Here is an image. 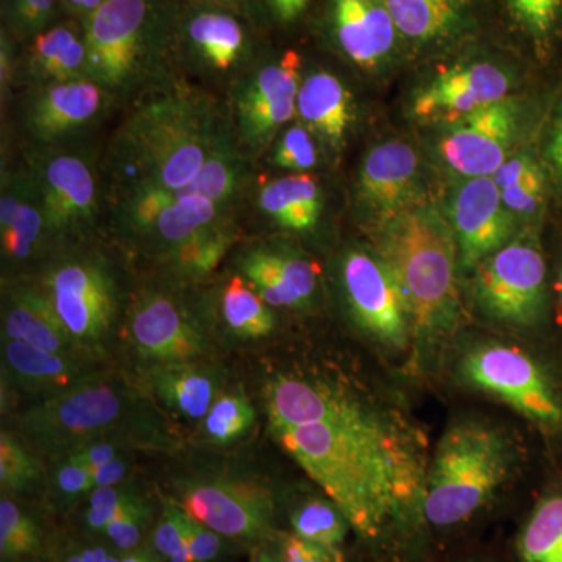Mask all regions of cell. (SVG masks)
<instances>
[{
    "label": "cell",
    "instance_id": "6f0895ef",
    "mask_svg": "<svg viewBox=\"0 0 562 562\" xmlns=\"http://www.w3.org/2000/svg\"><path fill=\"white\" fill-rule=\"evenodd\" d=\"M157 554L149 549H135L122 557L121 562H160Z\"/></svg>",
    "mask_w": 562,
    "mask_h": 562
},
{
    "label": "cell",
    "instance_id": "bcb514c9",
    "mask_svg": "<svg viewBox=\"0 0 562 562\" xmlns=\"http://www.w3.org/2000/svg\"><path fill=\"white\" fill-rule=\"evenodd\" d=\"M313 0H244V14L254 27L290 29L303 20Z\"/></svg>",
    "mask_w": 562,
    "mask_h": 562
},
{
    "label": "cell",
    "instance_id": "f6af8a7d",
    "mask_svg": "<svg viewBox=\"0 0 562 562\" xmlns=\"http://www.w3.org/2000/svg\"><path fill=\"white\" fill-rule=\"evenodd\" d=\"M154 550L169 562H192L183 524V508L165 501L162 513L154 531Z\"/></svg>",
    "mask_w": 562,
    "mask_h": 562
},
{
    "label": "cell",
    "instance_id": "ffe728a7",
    "mask_svg": "<svg viewBox=\"0 0 562 562\" xmlns=\"http://www.w3.org/2000/svg\"><path fill=\"white\" fill-rule=\"evenodd\" d=\"M514 220L492 177L465 180L454 192L450 206V225L462 268L476 269L506 246L514 233Z\"/></svg>",
    "mask_w": 562,
    "mask_h": 562
},
{
    "label": "cell",
    "instance_id": "3957f363",
    "mask_svg": "<svg viewBox=\"0 0 562 562\" xmlns=\"http://www.w3.org/2000/svg\"><path fill=\"white\" fill-rule=\"evenodd\" d=\"M375 244L401 286L416 338H441L458 313V244L452 225L431 205L376 222Z\"/></svg>",
    "mask_w": 562,
    "mask_h": 562
},
{
    "label": "cell",
    "instance_id": "91938a15",
    "mask_svg": "<svg viewBox=\"0 0 562 562\" xmlns=\"http://www.w3.org/2000/svg\"><path fill=\"white\" fill-rule=\"evenodd\" d=\"M255 562H277L276 558L271 552H262L258 554L257 560Z\"/></svg>",
    "mask_w": 562,
    "mask_h": 562
},
{
    "label": "cell",
    "instance_id": "8fae6325",
    "mask_svg": "<svg viewBox=\"0 0 562 562\" xmlns=\"http://www.w3.org/2000/svg\"><path fill=\"white\" fill-rule=\"evenodd\" d=\"M173 60L214 76L243 74L255 61L254 25L238 11L183 0Z\"/></svg>",
    "mask_w": 562,
    "mask_h": 562
},
{
    "label": "cell",
    "instance_id": "7bdbcfd3",
    "mask_svg": "<svg viewBox=\"0 0 562 562\" xmlns=\"http://www.w3.org/2000/svg\"><path fill=\"white\" fill-rule=\"evenodd\" d=\"M40 465L13 436H0V484L3 491L29 490L38 480Z\"/></svg>",
    "mask_w": 562,
    "mask_h": 562
},
{
    "label": "cell",
    "instance_id": "f35d334b",
    "mask_svg": "<svg viewBox=\"0 0 562 562\" xmlns=\"http://www.w3.org/2000/svg\"><path fill=\"white\" fill-rule=\"evenodd\" d=\"M255 422L254 406L241 394H224L214 401L203 417L206 438L216 443H231L243 438Z\"/></svg>",
    "mask_w": 562,
    "mask_h": 562
},
{
    "label": "cell",
    "instance_id": "ee69618b",
    "mask_svg": "<svg viewBox=\"0 0 562 562\" xmlns=\"http://www.w3.org/2000/svg\"><path fill=\"white\" fill-rule=\"evenodd\" d=\"M140 501L144 498L139 497L138 492L124 483L117 486L95 487L88 495L85 524L91 531L102 532L111 520Z\"/></svg>",
    "mask_w": 562,
    "mask_h": 562
},
{
    "label": "cell",
    "instance_id": "681fc988",
    "mask_svg": "<svg viewBox=\"0 0 562 562\" xmlns=\"http://www.w3.org/2000/svg\"><path fill=\"white\" fill-rule=\"evenodd\" d=\"M184 531L192 562H210L222 552V536L195 520L183 509Z\"/></svg>",
    "mask_w": 562,
    "mask_h": 562
},
{
    "label": "cell",
    "instance_id": "7c38bea8",
    "mask_svg": "<svg viewBox=\"0 0 562 562\" xmlns=\"http://www.w3.org/2000/svg\"><path fill=\"white\" fill-rule=\"evenodd\" d=\"M27 166L43 203L50 241L90 228L99 214V183L94 161L81 151L40 147Z\"/></svg>",
    "mask_w": 562,
    "mask_h": 562
},
{
    "label": "cell",
    "instance_id": "6125c7cd",
    "mask_svg": "<svg viewBox=\"0 0 562 562\" xmlns=\"http://www.w3.org/2000/svg\"><path fill=\"white\" fill-rule=\"evenodd\" d=\"M561 299H562V277H561Z\"/></svg>",
    "mask_w": 562,
    "mask_h": 562
},
{
    "label": "cell",
    "instance_id": "9a60e30c",
    "mask_svg": "<svg viewBox=\"0 0 562 562\" xmlns=\"http://www.w3.org/2000/svg\"><path fill=\"white\" fill-rule=\"evenodd\" d=\"M114 95L87 77L38 85L25 99L22 122L41 147H61L87 135L105 117Z\"/></svg>",
    "mask_w": 562,
    "mask_h": 562
},
{
    "label": "cell",
    "instance_id": "7a4b0ae2",
    "mask_svg": "<svg viewBox=\"0 0 562 562\" xmlns=\"http://www.w3.org/2000/svg\"><path fill=\"white\" fill-rule=\"evenodd\" d=\"M227 133L205 94L166 77L135 103L111 139L106 166L116 202L190 187Z\"/></svg>",
    "mask_w": 562,
    "mask_h": 562
},
{
    "label": "cell",
    "instance_id": "603a6c76",
    "mask_svg": "<svg viewBox=\"0 0 562 562\" xmlns=\"http://www.w3.org/2000/svg\"><path fill=\"white\" fill-rule=\"evenodd\" d=\"M0 241L3 257L16 265L33 260L50 241L38 184L27 162L3 171Z\"/></svg>",
    "mask_w": 562,
    "mask_h": 562
},
{
    "label": "cell",
    "instance_id": "f1b7e54d",
    "mask_svg": "<svg viewBox=\"0 0 562 562\" xmlns=\"http://www.w3.org/2000/svg\"><path fill=\"white\" fill-rule=\"evenodd\" d=\"M87 44L83 22L76 18L52 25L27 44L25 74L35 87L83 79Z\"/></svg>",
    "mask_w": 562,
    "mask_h": 562
},
{
    "label": "cell",
    "instance_id": "db71d44e",
    "mask_svg": "<svg viewBox=\"0 0 562 562\" xmlns=\"http://www.w3.org/2000/svg\"><path fill=\"white\" fill-rule=\"evenodd\" d=\"M91 473L94 490L95 487L117 486V484L124 483L125 476H127L128 462L116 458V460L92 469Z\"/></svg>",
    "mask_w": 562,
    "mask_h": 562
},
{
    "label": "cell",
    "instance_id": "5bb4252c",
    "mask_svg": "<svg viewBox=\"0 0 562 562\" xmlns=\"http://www.w3.org/2000/svg\"><path fill=\"white\" fill-rule=\"evenodd\" d=\"M341 277L358 324L383 346L403 349L413 336L412 317L386 262L379 255L350 250L344 257Z\"/></svg>",
    "mask_w": 562,
    "mask_h": 562
},
{
    "label": "cell",
    "instance_id": "60d3db41",
    "mask_svg": "<svg viewBox=\"0 0 562 562\" xmlns=\"http://www.w3.org/2000/svg\"><path fill=\"white\" fill-rule=\"evenodd\" d=\"M509 18L538 46L552 41L562 21V0H505Z\"/></svg>",
    "mask_w": 562,
    "mask_h": 562
},
{
    "label": "cell",
    "instance_id": "f907efd6",
    "mask_svg": "<svg viewBox=\"0 0 562 562\" xmlns=\"http://www.w3.org/2000/svg\"><path fill=\"white\" fill-rule=\"evenodd\" d=\"M271 553L277 562H339L338 554L297 535L281 538Z\"/></svg>",
    "mask_w": 562,
    "mask_h": 562
},
{
    "label": "cell",
    "instance_id": "11a10c76",
    "mask_svg": "<svg viewBox=\"0 0 562 562\" xmlns=\"http://www.w3.org/2000/svg\"><path fill=\"white\" fill-rule=\"evenodd\" d=\"M105 2L106 0H61L68 16L76 18V20L81 22L87 20L91 13H94Z\"/></svg>",
    "mask_w": 562,
    "mask_h": 562
},
{
    "label": "cell",
    "instance_id": "2e32d148",
    "mask_svg": "<svg viewBox=\"0 0 562 562\" xmlns=\"http://www.w3.org/2000/svg\"><path fill=\"white\" fill-rule=\"evenodd\" d=\"M181 508L222 538L255 541L271 530L272 498L239 480H194L180 487Z\"/></svg>",
    "mask_w": 562,
    "mask_h": 562
},
{
    "label": "cell",
    "instance_id": "5b68a950",
    "mask_svg": "<svg viewBox=\"0 0 562 562\" xmlns=\"http://www.w3.org/2000/svg\"><path fill=\"white\" fill-rule=\"evenodd\" d=\"M246 176V158L227 133L190 187L125 199L117 202V217L133 235L169 255L192 236L232 220Z\"/></svg>",
    "mask_w": 562,
    "mask_h": 562
},
{
    "label": "cell",
    "instance_id": "277c9868",
    "mask_svg": "<svg viewBox=\"0 0 562 562\" xmlns=\"http://www.w3.org/2000/svg\"><path fill=\"white\" fill-rule=\"evenodd\" d=\"M183 0H106L83 21L85 77L114 98L160 83L173 61Z\"/></svg>",
    "mask_w": 562,
    "mask_h": 562
},
{
    "label": "cell",
    "instance_id": "d6986e66",
    "mask_svg": "<svg viewBox=\"0 0 562 562\" xmlns=\"http://www.w3.org/2000/svg\"><path fill=\"white\" fill-rule=\"evenodd\" d=\"M516 114L514 103L505 99L447 124L439 139L442 160L468 179L494 176L508 160L516 135Z\"/></svg>",
    "mask_w": 562,
    "mask_h": 562
},
{
    "label": "cell",
    "instance_id": "b9f144b4",
    "mask_svg": "<svg viewBox=\"0 0 562 562\" xmlns=\"http://www.w3.org/2000/svg\"><path fill=\"white\" fill-rule=\"evenodd\" d=\"M271 161L273 166L288 171L306 173L316 168L319 161L313 133L303 125H292L279 136L273 146Z\"/></svg>",
    "mask_w": 562,
    "mask_h": 562
},
{
    "label": "cell",
    "instance_id": "8d00e7d4",
    "mask_svg": "<svg viewBox=\"0 0 562 562\" xmlns=\"http://www.w3.org/2000/svg\"><path fill=\"white\" fill-rule=\"evenodd\" d=\"M291 525L294 535L336 554H339L349 527L346 517L331 501L303 502L291 513Z\"/></svg>",
    "mask_w": 562,
    "mask_h": 562
},
{
    "label": "cell",
    "instance_id": "4316f807",
    "mask_svg": "<svg viewBox=\"0 0 562 562\" xmlns=\"http://www.w3.org/2000/svg\"><path fill=\"white\" fill-rule=\"evenodd\" d=\"M3 338L68 357L79 349L55 312L49 294L36 284L10 288L3 306Z\"/></svg>",
    "mask_w": 562,
    "mask_h": 562
},
{
    "label": "cell",
    "instance_id": "8992f818",
    "mask_svg": "<svg viewBox=\"0 0 562 562\" xmlns=\"http://www.w3.org/2000/svg\"><path fill=\"white\" fill-rule=\"evenodd\" d=\"M512 465L508 441L483 422L453 425L442 436L424 486L422 514L432 527L464 522L491 501Z\"/></svg>",
    "mask_w": 562,
    "mask_h": 562
},
{
    "label": "cell",
    "instance_id": "836d02e7",
    "mask_svg": "<svg viewBox=\"0 0 562 562\" xmlns=\"http://www.w3.org/2000/svg\"><path fill=\"white\" fill-rule=\"evenodd\" d=\"M221 313L227 327L241 338H265L276 327L271 306L241 276L232 277L225 284L221 294Z\"/></svg>",
    "mask_w": 562,
    "mask_h": 562
},
{
    "label": "cell",
    "instance_id": "f5cc1de1",
    "mask_svg": "<svg viewBox=\"0 0 562 562\" xmlns=\"http://www.w3.org/2000/svg\"><path fill=\"white\" fill-rule=\"evenodd\" d=\"M18 44L20 43L5 29H2V35H0V83H2V95H5V91H10L14 72H16L18 61H20L16 55Z\"/></svg>",
    "mask_w": 562,
    "mask_h": 562
},
{
    "label": "cell",
    "instance_id": "4dcf8cb0",
    "mask_svg": "<svg viewBox=\"0 0 562 562\" xmlns=\"http://www.w3.org/2000/svg\"><path fill=\"white\" fill-rule=\"evenodd\" d=\"M258 206L281 228L308 232L319 222L324 199L316 179L308 173H292L262 184Z\"/></svg>",
    "mask_w": 562,
    "mask_h": 562
},
{
    "label": "cell",
    "instance_id": "ab89813d",
    "mask_svg": "<svg viewBox=\"0 0 562 562\" xmlns=\"http://www.w3.org/2000/svg\"><path fill=\"white\" fill-rule=\"evenodd\" d=\"M38 525L16 503L3 497L0 502V557L3 561L20 560L38 552Z\"/></svg>",
    "mask_w": 562,
    "mask_h": 562
},
{
    "label": "cell",
    "instance_id": "e0dca14e",
    "mask_svg": "<svg viewBox=\"0 0 562 562\" xmlns=\"http://www.w3.org/2000/svg\"><path fill=\"white\" fill-rule=\"evenodd\" d=\"M512 83V74L492 58H464L442 69L430 85L417 92L413 114L420 121L452 124L505 101Z\"/></svg>",
    "mask_w": 562,
    "mask_h": 562
},
{
    "label": "cell",
    "instance_id": "1f68e13d",
    "mask_svg": "<svg viewBox=\"0 0 562 562\" xmlns=\"http://www.w3.org/2000/svg\"><path fill=\"white\" fill-rule=\"evenodd\" d=\"M158 401L177 416L199 420L216 401V380L205 369L190 361L165 362L150 375Z\"/></svg>",
    "mask_w": 562,
    "mask_h": 562
},
{
    "label": "cell",
    "instance_id": "6da1fadb",
    "mask_svg": "<svg viewBox=\"0 0 562 562\" xmlns=\"http://www.w3.org/2000/svg\"><path fill=\"white\" fill-rule=\"evenodd\" d=\"M276 436L364 538H379L416 501L422 505L424 490L412 454L366 405L341 419Z\"/></svg>",
    "mask_w": 562,
    "mask_h": 562
},
{
    "label": "cell",
    "instance_id": "f546056e",
    "mask_svg": "<svg viewBox=\"0 0 562 562\" xmlns=\"http://www.w3.org/2000/svg\"><path fill=\"white\" fill-rule=\"evenodd\" d=\"M3 361L14 382L32 394L47 397L68 390L85 376L74 357L13 339H3Z\"/></svg>",
    "mask_w": 562,
    "mask_h": 562
},
{
    "label": "cell",
    "instance_id": "cb8c5ba5",
    "mask_svg": "<svg viewBox=\"0 0 562 562\" xmlns=\"http://www.w3.org/2000/svg\"><path fill=\"white\" fill-rule=\"evenodd\" d=\"M238 268L262 301L276 308L305 305L316 292V266L291 250L251 247L239 257Z\"/></svg>",
    "mask_w": 562,
    "mask_h": 562
},
{
    "label": "cell",
    "instance_id": "d4e9b609",
    "mask_svg": "<svg viewBox=\"0 0 562 562\" xmlns=\"http://www.w3.org/2000/svg\"><path fill=\"white\" fill-rule=\"evenodd\" d=\"M362 403L327 384L279 376L266 387V408L273 432L349 416Z\"/></svg>",
    "mask_w": 562,
    "mask_h": 562
},
{
    "label": "cell",
    "instance_id": "ba28073f",
    "mask_svg": "<svg viewBox=\"0 0 562 562\" xmlns=\"http://www.w3.org/2000/svg\"><path fill=\"white\" fill-rule=\"evenodd\" d=\"M303 58L288 49L265 61L255 60L232 90L236 138L247 150L261 151L297 114Z\"/></svg>",
    "mask_w": 562,
    "mask_h": 562
},
{
    "label": "cell",
    "instance_id": "d590c367",
    "mask_svg": "<svg viewBox=\"0 0 562 562\" xmlns=\"http://www.w3.org/2000/svg\"><path fill=\"white\" fill-rule=\"evenodd\" d=\"M236 238L235 224L232 220L220 222L192 236L168 255L169 262L181 276L205 277L213 272L224 260Z\"/></svg>",
    "mask_w": 562,
    "mask_h": 562
},
{
    "label": "cell",
    "instance_id": "680465c9",
    "mask_svg": "<svg viewBox=\"0 0 562 562\" xmlns=\"http://www.w3.org/2000/svg\"><path fill=\"white\" fill-rule=\"evenodd\" d=\"M188 2L209 3V5L225 7L244 14V0H188ZM246 16V14H244Z\"/></svg>",
    "mask_w": 562,
    "mask_h": 562
},
{
    "label": "cell",
    "instance_id": "484cf974",
    "mask_svg": "<svg viewBox=\"0 0 562 562\" xmlns=\"http://www.w3.org/2000/svg\"><path fill=\"white\" fill-rule=\"evenodd\" d=\"M403 41L416 47L458 43L475 27V0H382Z\"/></svg>",
    "mask_w": 562,
    "mask_h": 562
},
{
    "label": "cell",
    "instance_id": "74e56055",
    "mask_svg": "<svg viewBox=\"0 0 562 562\" xmlns=\"http://www.w3.org/2000/svg\"><path fill=\"white\" fill-rule=\"evenodd\" d=\"M65 18L61 0H2V29L18 43H31Z\"/></svg>",
    "mask_w": 562,
    "mask_h": 562
},
{
    "label": "cell",
    "instance_id": "816d5d0a",
    "mask_svg": "<svg viewBox=\"0 0 562 562\" xmlns=\"http://www.w3.org/2000/svg\"><path fill=\"white\" fill-rule=\"evenodd\" d=\"M121 449L114 442L103 441V439H94V441L81 443L70 452L63 454L69 460L79 462L88 469L98 468V465L105 464L120 458Z\"/></svg>",
    "mask_w": 562,
    "mask_h": 562
},
{
    "label": "cell",
    "instance_id": "52a82bcc",
    "mask_svg": "<svg viewBox=\"0 0 562 562\" xmlns=\"http://www.w3.org/2000/svg\"><path fill=\"white\" fill-rule=\"evenodd\" d=\"M128 405L127 387L116 380L83 376L29 409L22 417V430L41 449L63 457L116 428L128 413Z\"/></svg>",
    "mask_w": 562,
    "mask_h": 562
},
{
    "label": "cell",
    "instance_id": "94428289",
    "mask_svg": "<svg viewBox=\"0 0 562 562\" xmlns=\"http://www.w3.org/2000/svg\"><path fill=\"white\" fill-rule=\"evenodd\" d=\"M65 562H83V558H81V552H70L66 554Z\"/></svg>",
    "mask_w": 562,
    "mask_h": 562
},
{
    "label": "cell",
    "instance_id": "7402d4cb",
    "mask_svg": "<svg viewBox=\"0 0 562 562\" xmlns=\"http://www.w3.org/2000/svg\"><path fill=\"white\" fill-rule=\"evenodd\" d=\"M127 327L139 353L161 364L190 361L202 353L201 333L181 306L161 292L138 299Z\"/></svg>",
    "mask_w": 562,
    "mask_h": 562
},
{
    "label": "cell",
    "instance_id": "9f6ffc18",
    "mask_svg": "<svg viewBox=\"0 0 562 562\" xmlns=\"http://www.w3.org/2000/svg\"><path fill=\"white\" fill-rule=\"evenodd\" d=\"M549 154L554 171H557L558 177H560L562 181V111L553 125L552 136H550Z\"/></svg>",
    "mask_w": 562,
    "mask_h": 562
},
{
    "label": "cell",
    "instance_id": "ac0fdd59",
    "mask_svg": "<svg viewBox=\"0 0 562 562\" xmlns=\"http://www.w3.org/2000/svg\"><path fill=\"white\" fill-rule=\"evenodd\" d=\"M325 35L344 58L362 70H375L405 46L382 0H327Z\"/></svg>",
    "mask_w": 562,
    "mask_h": 562
},
{
    "label": "cell",
    "instance_id": "44dd1931",
    "mask_svg": "<svg viewBox=\"0 0 562 562\" xmlns=\"http://www.w3.org/2000/svg\"><path fill=\"white\" fill-rule=\"evenodd\" d=\"M420 158L409 144L387 140L362 160L358 198L376 221L422 205Z\"/></svg>",
    "mask_w": 562,
    "mask_h": 562
},
{
    "label": "cell",
    "instance_id": "7dc6e473",
    "mask_svg": "<svg viewBox=\"0 0 562 562\" xmlns=\"http://www.w3.org/2000/svg\"><path fill=\"white\" fill-rule=\"evenodd\" d=\"M150 519V508L146 501H140L120 514L116 519L106 525L102 535L122 552H131L138 549L143 532Z\"/></svg>",
    "mask_w": 562,
    "mask_h": 562
},
{
    "label": "cell",
    "instance_id": "30bf717a",
    "mask_svg": "<svg viewBox=\"0 0 562 562\" xmlns=\"http://www.w3.org/2000/svg\"><path fill=\"white\" fill-rule=\"evenodd\" d=\"M475 294L495 319L530 327L542 316L546 261L532 236H519L476 266Z\"/></svg>",
    "mask_w": 562,
    "mask_h": 562
},
{
    "label": "cell",
    "instance_id": "c3c4849f",
    "mask_svg": "<svg viewBox=\"0 0 562 562\" xmlns=\"http://www.w3.org/2000/svg\"><path fill=\"white\" fill-rule=\"evenodd\" d=\"M52 482H54L55 492L63 501H77L81 495H90L94 491L91 469L66 457H61V461L58 462Z\"/></svg>",
    "mask_w": 562,
    "mask_h": 562
},
{
    "label": "cell",
    "instance_id": "e575fe53",
    "mask_svg": "<svg viewBox=\"0 0 562 562\" xmlns=\"http://www.w3.org/2000/svg\"><path fill=\"white\" fill-rule=\"evenodd\" d=\"M517 552L520 562H562V495L536 506L517 539Z\"/></svg>",
    "mask_w": 562,
    "mask_h": 562
},
{
    "label": "cell",
    "instance_id": "83f0119b",
    "mask_svg": "<svg viewBox=\"0 0 562 562\" xmlns=\"http://www.w3.org/2000/svg\"><path fill=\"white\" fill-rule=\"evenodd\" d=\"M297 116L303 127L341 150L353 122V102L341 79L330 70L314 69L303 76L297 95Z\"/></svg>",
    "mask_w": 562,
    "mask_h": 562
},
{
    "label": "cell",
    "instance_id": "4fadbf2b",
    "mask_svg": "<svg viewBox=\"0 0 562 562\" xmlns=\"http://www.w3.org/2000/svg\"><path fill=\"white\" fill-rule=\"evenodd\" d=\"M468 382L501 398L517 413L543 425L562 422V405L539 366L519 349L491 344L462 362Z\"/></svg>",
    "mask_w": 562,
    "mask_h": 562
},
{
    "label": "cell",
    "instance_id": "d6a6232c",
    "mask_svg": "<svg viewBox=\"0 0 562 562\" xmlns=\"http://www.w3.org/2000/svg\"><path fill=\"white\" fill-rule=\"evenodd\" d=\"M502 201L514 217H532L543 201V173L528 154L514 155L492 176Z\"/></svg>",
    "mask_w": 562,
    "mask_h": 562
},
{
    "label": "cell",
    "instance_id": "9c48e42d",
    "mask_svg": "<svg viewBox=\"0 0 562 562\" xmlns=\"http://www.w3.org/2000/svg\"><path fill=\"white\" fill-rule=\"evenodd\" d=\"M44 290L77 346L106 338L117 312V288L105 261L94 255L63 257L47 272Z\"/></svg>",
    "mask_w": 562,
    "mask_h": 562
}]
</instances>
